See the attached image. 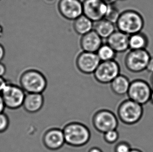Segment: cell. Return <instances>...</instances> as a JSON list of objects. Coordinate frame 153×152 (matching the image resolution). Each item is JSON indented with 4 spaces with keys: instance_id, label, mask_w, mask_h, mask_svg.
Listing matches in <instances>:
<instances>
[{
    "instance_id": "2e32d148",
    "label": "cell",
    "mask_w": 153,
    "mask_h": 152,
    "mask_svg": "<svg viewBox=\"0 0 153 152\" xmlns=\"http://www.w3.org/2000/svg\"><path fill=\"white\" fill-rule=\"evenodd\" d=\"M44 103L45 98L42 93H26L23 108L27 113H36L42 109Z\"/></svg>"
},
{
    "instance_id": "4fadbf2b",
    "label": "cell",
    "mask_w": 153,
    "mask_h": 152,
    "mask_svg": "<svg viewBox=\"0 0 153 152\" xmlns=\"http://www.w3.org/2000/svg\"><path fill=\"white\" fill-rule=\"evenodd\" d=\"M42 143L49 150H59L62 148L65 144L63 130L58 128H51L46 130L43 134Z\"/></svg>"
},
{
    "instance_id": "ba28073f",
    "label": "cell",
    "mask_w": 153,
    "mask_h": 152,
    "mask_svg": "<svg viewBox=\"0 0 153 152\" xmlns=\"http://www.w3.org/2000/svg\"><path fill=\"white\" fill-rule=\"evenodd\" d=\"M1 94L6 107L18 109L23 107L26 93L19 86L7 83Z\"/></svg>"
},
{
    "instance_id": "f546056e",
    "label": "cell",
    "mask_w": 153,
    "mask_h": 152,
    "mask_svg": "<svg viewBox=\"0 0 153 152\" xmlns=\"http://www.w3.org/2000/svg\"><path fill=\"white\" fill-rule=\"evenodd\" d=\"M5 55V52L3 46L0 44V62H2Z\"/></svg>"
},
{
    "instance_id": "4316f807",
    "label": "cell",
    "mask_w": 153,
    "mask_h": 152,
    "mask_svg": "<svg viewBox=\"0 0 153 152\" xmlns=\"http://www.w3.org/2000/svg\"><path fill=\"white\" fill-rule=\"evenodd\" d=\"M6 74V66L1 62H0V77H4Z\"/></svg>"
},
{
    "instance_id": "e0dca14e",
    "label": "cell",
    "mask_w": 153,
    "mask_h": 152,
    "mask_svg": "<svg viewBox=\"0 0 153 152\" xmlns=\"http://www.w3.org/2000/svg\"><path fill=\"white\" fill-rule=\"evenodd\" d=\"M131 82L128 78L119 75L110 84L112 92L118 96H124L128 92Z\"/></svg>"
},
{
    "instance_id": "484cf974",
    "label": "cell",
    "mask_w": 153,
    "mask_h": 152,
    "mask_svg": "<svg viewBox=\"0 0 153 152\" xmlns=\"http://www.w3.org/2000/svg\"><path fill=\"white\" fill-rule=\"evenodd\" d=\"M146 70L149 72L153 74V56H151L149 60V62L148 63Z\"/></svg>"
},
{
    "instance_id": "7c38bea8",
    "label": "cell",
    "mask_w": 153,
    "mask_h": 152,
    "mask_svg": "<svg viewBox=\"0 0 153 152\" xmlns=\"http://www.w3.org/2000/svg\"><path fill=\"white\" fill-rule=\"evenodd\" d=\"M101 62L96 53L83 51L76 60L77 68L84 74H93Z\"/></svg>"
},
{
    "instance_id": "e575fe53",
    "label": "cell",
    "mask_w": 153,
    "mask_h": 152,
    "mask_svg": "<svg viewBox=\"0 0 153 152\" xmlns=\"http://www.w3.org/2000/svg\"><path fill=\"white\" fill-rule=\"evenodd\" d=\"M151 81L152 84V86H153V74H152V75Z\"/></svg>"
},
{
    "instance_id": "8992f818",
    "label": "cell",
    "mask_w": 153,
    "mask_h": 152,
    "mask_svg": "<svg viewBox=\"0 0 153 152\" xmlns=\"http://www.w3.org/2000/svg\"><path fill=\"white\" fill-rule=\"evenodd\" d=\"M92 123L98 132L105 134L112 130L117 129L119 125L118 117L108 109H100L94 114Z\"/></svg>"
},
{
    "instance_id": "3957f363",
    "label": "cell",
    "mask_w": 153,
    "mask_h": 152,
    "mask_svg": "<svg viewBox=\"0 0 153 152\" xmlns=\"http://www.w3.org/2000/svg\"><path fill=\"white\" fill-rule=\"evenodd\" d=\"M144 25L143 15L133 9H128L120 13L116 23L118 30L128 35L141 32Z\"/></svg>"
},
{
    "instance_id": "52a82bcc",
    "label": "cell",
    "mask_w": 153,
    "mask_h": 152,
    "mask_svg": "<svg viewBox=\"0 0 153 152\" xmlns=\"http://www.w3.org/2000/svg\"><path fill=\"white\" fill-rule=\"evenodd\" d=\"M93 75L98 82L109 84L120 75V65L114 60L101 62Z\"/></svg>"
},
{
    "instance_id": "cb8c5ba5",
    "label": "cell",
    "mask_w": 153,
    "mask_h": 152,
    "mask_svg": "<svg viewBox=\"0 0 153 152\" xmlns=\"http://www.w3.org/2000/svg\"><path fill=\"white\" fill-rule=\"evenodd\" d=\"M10 124V119L5 113L0 114V132H3L8 129Z\"/></svg>"
},
{
    "instance_id": "9c48e42d",
    "label": "cell",
    "mask_w": 153,
    "mask_h": 152,
    "mask_svg": "<svg viewBox=\"0 0 153 152\" xmlns=\"http://www.w3.org/2000/svg\"><path fill=\"white\" fill-rule=\"evenodd\" d=\"M152 91L151 87L146 81L136 79L131 82L127 95L128 99L144 105L150 101Z\"/></svg>"
},
{
    "instance_id": "277c9868",
    "label": "cell",
    "mask_w": 153,
    "mask_h": 152,
    "mask_svg": "<svg viewBox=\"0 0 153 152\" xmlns=\"http://www.w3.org/2000/svg\"><path fill=\"white\" fill-rule=\"evenodd\" d=\"M143 113V105L129 99L120 103L117 109L118 118L126 125H133L139 122Z\"/></svg>"
},
{
    "instance_id": "ffe728a7",
    "label": "cell",
    "mask_w": 153,
    "mask_h": 152,
    "mask_svg": "<svg viewBox=\"0 0 153 152\" xmlns=\"http://www.w3.org/2000/svg\"><path fill=\"white\" fill-rule=\"evenodd\" d=\"M94 30L102 39H107L116 31V28L114 24L103 18L96 22Z\"/></svg>"
},
{
    "instance_id": "ac0fdd59",
    "label": "cell",
    "mask_w": 153,
    "mask_h": 152,
    "mask_svg": "<svg viewBox=\"0 0 153 152\" xmlns=\"http://www.w3.org/2000/svg\"><path fill=\"white\" fill-rule=\"evenodd\" d=\"M149 44L148 37L142 31L129 35L128 46L130 50L146 49Z\"/></svg>"
},
{
    "instance_id": "5bb4252c",
    "label": "cell",
    "mask_w": 153,
    "mask_h": 152,
    "mask_svg": "<svg viewBox=\"0 0 153 152\" xmlns=\"http://www.w3.org/2000/svg\"><path fill=\"white\" fill-rule=\"evenodd\" d=\"M129 35L119 30H116L107 39V43L116 52L122 53L129 49Z\"/></svg>"
},
{
    "instance_id": "9a60e30c",
    "label": "cell",
    "mask_w": 153,
    "mask_h": 152,
    "mask_svg": "<svg viewBox=\"0 0 153 152\" xmlns=\"http://www.w3.org/2000/svg\"><path fill=\"white\" fill-rule=\"evenodd\" d=\"M102 45V39L94 30L82 35L80 46L83 51L96 53Z\"/></svg>"
},
{
    "instance_id": "d6a6232c",
    "label": "cell",
    "mask_w": 153,
    "mask_h": 152,
    "mask_svg": "<svg viewBox=\"0 0 153 152\" xmlns=\"http://www.w3.org/2000/svg\"><path fill=\"white\" fill-rule=\"evenodd\" d=\"M130 152H143L142 151L139 150V149H137V148H132Z\"/></svg>"
},
{
    "instance_id": "8fae6325",
    "label": "cell",
    "mask_w": 153,
    "mask_h": 152,
    "mask_svg": "<svg viewBox=\"0 0 153 152\" xmlns=\"http://www.w3.org/2000/svg\"><path fill=\"white\" fill-rule=\"evenodd\" d=\"M58 8L61 15L68 21H74L83 14L81 0H59Z\"/></svg>"
},
{
    "instance_id": "5b68a950",
    "label": "cell",
    "mask_w": 153,
    "mask_h": 152,
    "mask_svg": "<svg viewBox=\"0 0 153 152\" xmlns=\"http://www.w3.org/2000/svg\"><path fill=\"white\" fill-rule=\"evenodd\" d=\"M151 57V54L146 49L130 50L125 57L124 65L129 72L140 73L146 70Z\"/></svg>"
},
{
    "instance_id": "30bf717a",
    "label": "cell",
    "mask_w": 153,
    "mask_h": 152,
    "mask_svg": "<svg viewBox=\"0 0 153 152\" xmlns=\"http://www.w3.org/2000/svg\"><path fill=\"white\" fill-rule=\"evenodd\" d=\"M108 5L102 0H84L83 15L96 23L105 18Z\"/></svg>"
},
{
    "instance_id": "d590c367",
    "label": "cell",
    "mask_w": 153,
    "mask_h": 152,
    "mask_svg": "<svg viewBox=\"0 0 153 152\" xmlns=\"http://www.w3.org/2000/svg\"><path fill=\"white\" fill-rule=\"evenodd\" d=\"M119 1H126V0H119Z\"/></svg>"
},
{
    "instance_id": "7402d4cb",
    "label": "cell",
    "mask_w": 153,
    "mask_h": 152,
    "mask_svg": "<svg viewBox=\"0 0 153 152\" xmlns=\"http://www.w3.org/2000/svg\"><path fill=\"white\" fill-rule=\"evenodd\" d=\"M120 14V13L119 12L118 8L114 5H108L107 12L105 18L116 24Z\"/></svg>"
},
{
    "instance_id": "d6986e66",
    "label": "cell",
    "mask_w": 153,
    "mask_h": 152,
    "mask_svg": "<svg viewBox=\"0 0 153 152\" xmlns=\"http://www.w3.org/2000/svg\"><path fill=\"white\" fill-rule=\"evenodd\" d=\"M94 22L84 15L76 19L73 23V28L79 35H84L94 30Z\"/></svg>"
},
{
    "instance_id": "1f68e13d",
    "label": "cell",
    "mask_w": 153,
    "mask_h": 152,
    "mask_svg": "<svg viewBox=\"0 0 153 152\" xmlns=\"http://www.w3.org/2000/svg\"><path fill=\"white\" fill-rule=\"evenodd\" d=\"M88 152H103V151L97 147H93L89 149Z\"/></svg>"
},
{
    "instance_id": "6da1fadb",
    "label": "cell",
    "mask_w": 153,
    "mask_h": 152,
    "mask_svg": "<svg viewBox=\"0 0 153 152\" xmlns=\"http://www.w3.org/2000/svg\"><path fill=\"white\" fill-rule=\"evenodd\" d=\"M19 83L26 93H42L48 86L47 79L42 72L29 67L22 73Z\"/></svg>"
},
{
    "instance_id": "603a6c76",
    "label": "cell",
    "mask_w": 153,
    "mask_h": 152,
    "mask_svg": "<svg viewBox=\"0 0 153 152\" xmlns=\"http://www.w3.org/2000/svg\"><path fill=\"white\" fill-rule=\"evenodd\" d=\"M119 138V134L117 129L112 130L103 134L104 141L108 144H113L117 142Z\"/></svg>"
},
{
    "instance_id": "7a4b0ae2",
    "label": "cell",
    "mask_w": 153,
    "mask_h": 152,
    "mask_svg": "<svg viewBox=\"0 0 153 152\" xmlns=\"http://www.w3.org/2000/svg\"><path fill=\"white\" fill-rule=\"evenodd\" d=\"M65 143L69 146L79 148L87 144L91 138L89 128L84 124L73 121L63 128Z\"/></svg>"
},
{
    "instance_id": "4dcf8cb0",
    "label": "cell",
    "mask_w": 153,
    "mask_h": 152,
    "mask_svg": "<svg viewBox=\"0 0 153 152\" xmlns=\"http://www.w3.org/2000/svg\"><path fill=\"white\" fill-rule=\"evenodd\" d=\"M102 1L108 5H114L115 4L118 0H102Z\"/></svg>"
},
{
    "instance_id": "f1b7e54d",
    "label": "cell",
    "mask_w": 153,
    "mask_h": 152,
    "mask_svg": "<svg viewBox=\"0 0 153 152\" xmlns=\"http://www.w3.org/2000/svg\"><path fill=\"white\" fill-rule=\"evenodd\" d=\"M5 107L6 106L5 105L4 100L2 97V95L0 93V114L4 112Z\"/></svg>"
},
{
    "instance_id": "83f0119b",
    "label": "cell",
    "mask_w": 153,
    "mask_h": 152,
    "mask_svg": "<svg viewBox=\"0 0 153 152\" xmlns=\"http://www.w3.org/2000/svg\"><path fill=\"white\" fill-rule=\"evenodd\" d=\"M8 83L7 82L6 80L4 79V77H0V93L2 92V91L4 89L5 86Z\"/></svg>"
},
{
    "instance_id": "44dd1931",
    "label": "cell",
    "mask_w": 153,
    "mask_h": 152,
    "mask_svg": "<svg viewBox=\"0 0 153 152\" xmlns=\"http://www.w3.org/2000/svg\"><path fill=\"white\" fill-rule=\"evenodd\" d=\"M96 53L101 62L114 60L117 55L116 52L107 43L102 44Z\"/></svg>"
},
{
    "instance_id": "836d02e7",
    "label": "cell",
    "mask_w": 153,
    "mask_h": 152,
    "mask_svg": "<svg viewBox=\"0 0 153 152\" xmlns=\"http://www.w3.org/2000/svg\"><path fill=\"white\" fill-rule=\"evenodd\" d=\"M149 102H151L152 104L153 105V90L152 91L151 94V97H150V101Z\"/></svg>"
},
{
    "instance_id": "d4e9b609",
    "label": "cell",
    "mask_w": 153,
    "mask_h": 152,
    "mask_svg": "<svg viewBox=\"0 0 153 152\" xmlns=\"http://www.w3.org/2000/svg\"><path fill=\"white\" fill-rule=\"evenodd\" d=\"M131 149L130 145L128 142L122 141L117 144L114 148V152H130Z\"/></svg>"
}]
</instances>
